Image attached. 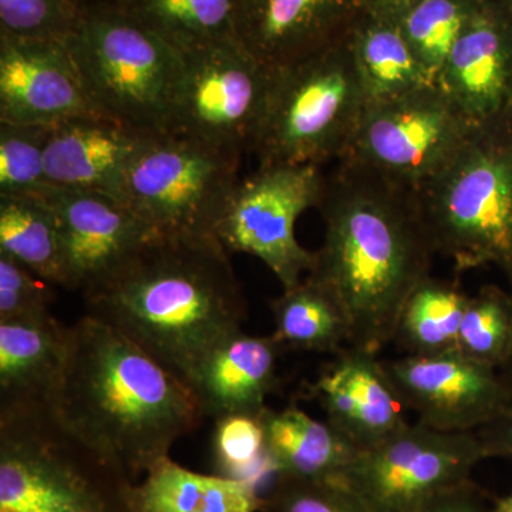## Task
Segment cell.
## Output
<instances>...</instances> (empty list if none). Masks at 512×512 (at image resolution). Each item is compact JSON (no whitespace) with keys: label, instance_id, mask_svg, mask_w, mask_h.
<instances>
[{"label":"cell","instance_id":"cell-1","mask_svg":"<svg viewBox=\"0 0 512 512\" xmlns=\"http://www.w3.org/2000/svg\"><path fill=\"white\" fill-rule=\"evenodd\" d=\"M318 208L323 242L308 276L338 303L349 345L377 355L393 343L403 306L437 254L417 190L339 160Z\"/></svg>","mask_w":512,"mask_h":512},{"label":"cell","instance_id":"cell-2","mask_svg":"<svg viewBox=\"0 0 512 512\" xmlns=\"http://www.w3.org/2000/svg\"><path fill=\"white\" fill-rule=\"evenodd\" d=\"M84 299L87 315L136 343L184 383L247 318L229 252L214 235L153 234Z\"/></svg>","mask_w":512,"mask_h":512},{"label":"cell","instance_id":"cell-3","mask_svg":"<svg viewBox=\"0 0 512 512\" xmlns=\"http://www.w3.org/2000/svg\"><path fill=\"white\" fill-rule=\"evenodd\" d=\"M49 402L74 433L133 480L170 457L175 441L204 417L180 377L90 315L69 326Z\"/></svg>","mask_w":512,"mask_h":512},{"label":"cell","instance_id":"cell-4","mask_svg":"<svg viewBox=\"0 0 512 512\" xmlns=\"http://www.w3.org/2000/svg\"><path fill=\"white\" fill-rule=\"evenodd\" d=\"M134 490L49 399L0 404V512H136Z\"/></svg>","mask_w":512,"mask_h":512},{"label":"cell","instance_id":"cell-5","mask_svg":"<svg viewBox=\"0 0 512 512\" xmlns=\"http://www.w3.org/2000/svg\"><path fill=\"white\" fill-rule=\"evenodd\" d=\"M417 197L437 254L457 274L493 265L512 291V134L503 121L478 127Z\"/></svg>","mask_w":512,"mask_h":512},{"label":"cell","instance_id":"cell-6","mask_svg":"<svg viewBox=\"0 0 512 512\" xmlns=\"http://www.w3.org/2000/svg\"><path fill=\"white\" fill-rule=\"evenodd\" d=\"M66 43L101 116L141 137L173 131L180 50L124 9L89 10Z\"/></svg>","mask_w":512,"mask_h":512},{"label":"cell","instance_id":"cell-7","mask_svg":"<svg viewBox=\"0 0 512 512\" xmlns=\"http://www.w3.org/2000/svg\"><path fill=\"white\" fill-rule=\"evenodd\" d=\"M367 106L348 37L276 69L254 148L258 165L339 161Z\"/></svg>","mask_w":512,"mask_h":512},{"label":"cell","instance_id":"cell-8","mask_svg":"<svg viewBox=\"0 0 512 512\" xmlns=\"http://www.w3.org/2000/svg\"><path fill=\"white\" fill-rule=\"evenodd\" d=\"M241 160L242 154L180 133L144 137L127 165L121 202L153 234L215 237Z\"/></svg>","mask_w":512,"mask_h":512},{"label":"cell","instance_id":"cell-9","mask_svg":"<svg viewBox=\"0 0 512 512\" xmlns=\"http://www.w3.org/2000/svg\"><path fill=\"white\" fill-rule=\"evenodd\" d=\"M274 73L237 37L183 52L171 133L254 153Z\"/></svg>","mask_w":512,"mask_h":512},{"label":"cell","instance_id":"cell-10","mask_svg":"<svg viewBox=\"0 0 512 512\" xmlns=\"http://www.w3.org/2000/svg\"><path fill=\"white\" fill-rule=\"evenodd\" d=\"M325 185L319 165H258L239 180L215 237L228 252L261 259L284 289L293 288L313 264V252L296 238V221L309 208H318Z\"/></svg>","mask_w":512,"mask_h":512},{"label":"cell","instance_id":"cell-11","mask_svg":"<svg viewBox=\"0 0 512 512\" xmlns=\"http://www.w3.org/2000/svg\"><path fill=\"white\" fill-rule=\"evenodd\" d=\"M477 431H443L416 421L389 440L359 451L343 480L377 512H419L471 483L487 460Z\"/></svg>","mask_w":512,"mask_h":512},{"label":"cell","instance_id":"cell-12","mask_svg":"<svg viewBox=\"0 0 512 512\" xmlns=\"http://www.w3.org/2000/svg\"><path fill=\"white\" fill-rule=\"evenodd\" d=\"M439 84L367 106L346 156L340 160L419 190L477 130Z\"/></svg>","mask_w":512,"mask_h":512},{"label":"cell","instance_id":"cell-13","mask_svg":"<svg viewBox=\"0 0 512 512\" xmlns=\"http://www.w3.org/2000/svg\"><path fill=\"white\" fill-rule=\"evenodd\" d=\"M382 363L400 402L431 429L477 431L511 406L500 372L461 353Z\"/></svg>","mask_w":512,"mask_h":512},{"label":"cell","instance_id":"cell-14","mask_svg":"<svg viewBox=\"0 0 512 512\" xmlns=\"http://www.w3.org/2000/svg\"><path fill=\"white\" fill-rule=\"evenodd\" d=\"M62 242L63 288L83 295L127 264L153 235L124 202L100 192L50 187Z\"/></svg>","mask_w":512,"mask_h":512},{"label":"cell","instance_id":"cell-15","mask_svg":"<svg viewBox=\"0 0 512 512\" xmlns=\"http://www.w3.org/2000/svg\"><path fill=\"white\" fill-rule=\"evenodd\" d=\"M93 116L101 114L84 89L66 40L2 36L0 123L52 127Z\"/></svg>","mask_w":512,"mask_h":512},{"label":"cell","instance_id":"cell-16","mask_svg":"<svg viewBox=\"0 0 512 512\" xmlns=\"http://www.w3.org/2000/svg\"><path fill=\"white\" fill-rule=\"evenodd\" d=\"M306 389L330 426L359 451L379 446L410 424L382 360L369 350L343 346Z\"/></svg>","mask_w":512,"mask_h":512},{"label":"cell","instance_id":"cell-17","mask_svg":"<svg viewBox=\"0 0 512 512\" xmlns=\"http://www.w3.org/2000/svg\"><path fill=\"white\" fill-rule=\"evenodd\" d=\"M512 67V22L495 0H480L437 84L477 127L503 121Z\"/></svg>","mask_w":512,"mask_h":512},{"label":"cell","instance_id":"cell-18","mask_svg":"<svg viewBox=\"0 0 512 512\" xmlns=\"http://www.w3.org/2000/svg\"><path fill=\"white\" fill-rule=\"evenodd\" d=\"M144 137L106 117L49 127L46 175L52 187L100 192L121 201L124 174Z\"/></svg>","mask_w":512,"mask_h":512},{"label":"cell","instance_id":"cell-19","mask_svg":"<svg viewBox=\"0 0 512 512\" xmlns=\"http://www.w3.org/2000/svg\"><path fill=\"white\" fill-rule=\"evenodd\" d=\"M282 349L274 336H252L242 329L218 343L185 382L202 416L264 412Z\"/></svg>","mask_w":512,"mask_h":512},{"label":"cell","instance_id":"cell-20","mask_svg":"<svg viewBox=\"0 0 512 512\" xmlns=\"http://www.w3.org/2000/svg\"><path fill=\"white\" fill-rule=\"evenodd\" d=\"M266 457L276 476L303 480L342 478L359 450L328 421L296 406L261 413Z\"/></svg>","mask_w":512,"mask_h":512},{"label":"cell","instance_id":"cell-21","mask_svg":"<svg viewBox=\"0 0 512 512\" xmlns=\"http://www.w3.org/2000/svg\"><path fill=\"white\" fill-rule=\"evenodd\" d=\"M69 328L52 315L0 320V404L50 399Z\"/></svg>","mask_w":512,"mask_h":512},{"label":"cell","instance_id":"cell-22","mask_svg":"<svg viewBox=\"0 0 512 512\" xmlns=\"http://www.w3.org/2000/svg\"><path fill=\"white\" fill-rule=\"evenodd\" d=\"M136 484V512H261L255 483L194 473L170 457L158 461Z\"/></svg>","mask_w":512,"mask_h":512},{"label":"cell","instance_id":"cell-23","mask_svg":"<svg viewBox=\"0 0 512 512\" xmlns=\"http://www.w3.org/2000/svg\"><path fill=\"white\" fill-rule=\"evenodd\" d=\"M349 33L350 52L369 106L436 84L414 55L399 20L370 15Z\"/></svg>","mask_w":512,"mask_h":512},{"label":"cell","instance_id":"cell-24","mask_svg":"<svg viewBox=\"0 0 512 512\" xmlns=\"http://www.w3.org/2000/svg\"><path fill=\"white\" fill-rule=\"evenodd\" d=\"M468 296L460 274L454 279L430 276L414 289L403 306L393 343L407 356L460 353L458 336Z\"/></svg>","mask_w":512,"mask_h":512},{"label":"cell","instance_id":"cell-25","mask_svg":"<svg viewBox=\"0 0 512 512\" xmlns=\"http://www.w3.org/2000/svg\"><path fill=\"white\" fill-rule=\"evenodd\" d=\"M0 252L49 284L63 286L59 224L43 195H0Z\"/></svg>","mask_w":512,"mask_h":512},{"label":"cell","instance_id":"cell-26","mask_svg":"<svg viewBox=\"0 0 512 512\" xmlns=\"http://www.w3.org/2000/svg\"><path fill=\"white\" fill-rule=\"evenodd\" d=\"M274 339L284 349L339 352L349 345V330L338 303L322 285L306 276L271 303Z\"/></svg>","mask_w":512,"mask_h":512},{"label":"cell","instance_id":"cell-27","mask_svg":"<svg viewBox=\"0 0 512 512\" xmlns=\"http://www.w3.org/2000/svg\"><path fill=\"white\" fill-rule=\"evenodd\" d=\"M124 10L181 53L237 37L238 0H136Z\"/></svg>","mask_w":512,"mask_h":512},{"label":"cell","instance_id":"cell-28","mask_svg":"<svg viewBox=\"0 0 512 512\" xmlns=\"http://www.w3.org/2000/svg\"><path fill=\"white\" fill-rule=\"evenodd\" d=\"M480 0H419L399 19L414 55L437 83Z\"/></svg>","mask_w":512,"mask_h":512},{"label":"cell","instance_id":"cell-29","mask_svg":"<svg viewBox=\"0 0 512 512\" xmlns=\"http://www.w3.org/2000/svg\"><path fill=\"white\" fill-rule=\"evenodd\" d=\"M458 352L480 365L500 370L512 352V291L481 286L468 296L461 320Z\"/></svg>","mask_w":512,"mask_h":512},{"label":"cell","instance_id":"cell-30","mask_svg":"<svg viewBox=\"0 0 512 512\" xmlns=\"http://www.w3.org/2000/svg\"><path fill=\"white\" fill-rule=\"evenodd\" d=\"M49 127L0 123V195H42Z\"/></svg>","mask_w":512,"mask_h":512},{"label":"cell","instance_id":"cell-31","mask_svg":"<svg viewBox=\"0 0 512 512\" xmlns=\"http://www.w3.org/2000/svg\"><path fill=\"white\" fill-rule=\"evenodd\" d=\"M214 454L220 476L255 483L269 466L261 414L234 413L215 419Z\"/></svg>","mask_w":512,"mask_h":512},{"label":"cell","instance_id":"cell-32","mask_svg":"<svg viewBox=\"0 0 512 512\" xmlns=\"http://www.w3.org/2000/svg\"><path fill=\"white\" fill-rule=\"evenodd\" d=\"M261 512H377L343 478L276 477Z\"/></svg>","mask_w":512,"mask_h":512},{"label":"cell","instance_id":"cell-33","mask_svg":"<svg viewBox=\"0 0 512 512\" xmlns=\"http://www.w3.org/2000/svg\"><path fill=\"white\" fill-rule=\"evenodd\" d=\"M86 13L79 0H0L2 36L66 40Z\"/></svg>","mask_w":512,"mask_h":512},{"label":"cell","instance_id":"cell-34","mask_svg":"<svg viewBox=\"0 0 512 512\" xmlns=\"http://www.w3.org/2000/svg\"><path fill=\"white\" fill-rule=\"evenodd\" d=\"M52 284L0 252V320L50 313Z\"/></svg>","mask_w":512,"mask_h":512},{"label":"cell","instance_id":"cell-35","mask_svg":"<svg viewBox=\"0 0 512 512\" xmlns=\"http://www.w3.org/2000/svg\"><path fill=\"white\" fill-rule=\"evenodd\" d=\"M477 434L487 451L488 458L512 460V406L477 430Z\"/></svg>","mask_w":512,"mask_h":512},{"label":"cell","instance_id":"cell-36","mask_svg":"<svg viewBox=\"0 0 512 512\" xmlns=\"http://www.w3.org/2000/svg\"><path fill=\"white\" fill-rule=\"evenodd\" d=\"M419 512H491L485 510L473 483L463 485L457 490L441 495L433 503Z\"/></svg>","mask_w":512,"mask_h":512},{"label":"cell","instance_id":"cell-37","mask_svg":"<svg viewBox=\"0 0 512 512\" xmlns=\"http://www.w3.org/2000/svg\"><path fill=\"white\" fill-rule=\"evenodd\" d=\"M419 0H367L370 15L399 20Z\"/></svg>","mask_w":512,"mask_h":512},{"label":"cell","instance_id":"cell-38","mask_svg":"<svg viewBox=\"0 0 512 512\" xmlns=\"http://www.w3.org/2000/svg\"><path fill=\"white\" fill-rule=\"evenodd\" d=\"M503 123L512 134V67L510 79H508L507 96H505Z\"/></svg>","mask_w":512,"mask_h":512},{"label":"cell","instance_id":"cell-39","mask_svg":"<svg viewBox=\"0 0 512 512\" xmlns=\"http://www.w3.org/2000/svg\"><path fill=\"white\" fill-rule=\"evenodd\" d=\"M498 372H500L501 379H503L505 389H507L508 394H510L512 406V352L507 362H505V365L501 367Z\"/></svg>","mask_w":512,"mask_h":512},{"label":"cell","instance_id":"cell-40","mask_svg":"<svg viewBox=\"0 0 512 512\" xmlns=\"http://www.w3.org/2000/svg\"><path fill=\"white\" fill-rule=\"evenodd\" d=\"M491 512H512V493L500 498Z\"/></svg>","mask_w":512,"mask_h":512},{"label":"cell","instance_id":"cell-41","mask_svg":"<svg viewBox=\"0 0 512 512\" xmlns=\"http://www.w3.org/2000/svg\"><path fill=\"white\" fill-rule=\"evenodd\" d=\"M495 2L512 22V0H495Z\"/></svg>","mask_w":512,"mask_h":512}]
</instances>
